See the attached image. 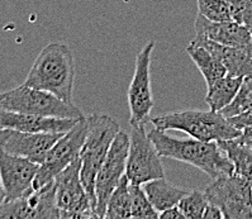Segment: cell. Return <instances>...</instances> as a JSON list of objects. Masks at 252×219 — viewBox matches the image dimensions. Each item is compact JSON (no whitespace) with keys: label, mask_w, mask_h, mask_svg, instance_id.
Returning <instances> with one entry per match:
<instances>
[{"label":"cell","mask_w":252,"mask_h":219,"mask_svg":"<svg viewBox=\"0 0 252 219\" xmlns=\"http://www.w3.org/2000/svg\"><path fill=\"white\" fill-rule=\"evenodd\" d=\"M242 24L252 34V0H247L246 6H245V10H243L242 14Z\"/></svg>","instance_id":"28"},{"label":"cell","mask_w":252,"mask_h":219,"mask_svg":"<svg viewBox=\"0 0 252 219\" xmlns=\"http://www.w3.org/2000/svg\"><path fill=\"white\" fill-rule=\"evenodd\" d=\"M126 176L129 183L136 185H143L151 180L165 178L161 156L149 133H146L145 125L132 127Z\"/></svg>","instance_id":"9"},{"label":"cell","mask_w":252,"mask_h":219,"mask_svg":"<svg viewBox=\"0 0 252 219\" xmlns=\"http://www.w3.org/2000/svg\"><path fill=\"white\" fill-rule=\"evenodd\" d=\"M208 204H209V201H208L204 191L193 190L181 199L178 207L181 210V213L184 214V218L199 219L203 218Z\"/></svg>","instance_id":"25"},{"label":"cell","mask_w":252,"mask_h":219,"mask_svg":"<svg viewBox=\"0 0 252 219\" xmlns=\"http://www.w3.org/2000/svg\"><path fill=\"white\" fill-rule=\"evenodd\" d=\"M208 201L227 219L252 218V184L237 174L214 179L204 191Z\"/></svg>","instance_id":"7"},{"label":"cell","mask_w":252,"mask_h":219,"mask_svg":"<svg viewBox=\"0 0 252 219\" xmlns=\"http://www.w3.org/2000/svg\"><path fill=\"white\" fill-rule=\"evenodd\" d=\"M191 42L211 51L224 65L228 75L238 77H252V51L223 46L203 37H195Z\"/></svg>","instance_id":"17"},{"label":"cell","mask_w":252,"mask_h":219,"mask_svg":"<svg viewBox=\"0 0 252 219\" xmlns=\"http://www.w3.org/2000/svg\"><path fill=\"white\" fill-rule=\"evenodd\" d=\"M131 200H132V218L136 219H156L158 212L154 208L149 196L143 190L142 185L131 184Z\"/></svg>","instance_id":"23"},{"label":"cell","mask_w":252,"mask_h":219,"mask_svg":"<svg viewBox=\"0 0 252 219\" xmlns=\"http://www.w3.org/2000/svg\"><path fill=\"white\" fill-rule=\"evenodd\" d=\"M128 151H129V136L125 130H119L108 151L103 165L99 169L95 180V214L98 218H104L107 204L121 179L126 175Z\"/></svg>","instance_id":"10"},{"label":"cell","mask_w":252,"mask_h":219,"mask_svg":"<svg viewBox=\"0 0 252 219\" xmlns=\"http://www.w3.org/2000/svg\"><path fill=\"white\" fill-rule=\"evenodd\" d=\"M39 165L26 157L0 150V179L5 190V200L22 198L33 189Z\"/></svg>","instance_id":"14"},{"label":"cell","mask_w":252,"mask_h":219,"mask_svg":"<svg viewBox=\"0 0 252 219\" xmlns=\"http://www.w3.org/2000/svg\"><path fill=\"white\" fill-rule=\"evenodd\" d=\"M194 28L196 37L211 39L223 46L252 51V34L243 24L237 22L209 21L198 13L194 22Z\"/></svg>","instance_id":"15"},{"label":"cell","mask_w":252,"mask_h":219,"mask_svg":"<svg viewBox=\"0 0 252 219\" xmlns=\"http://www.w3.org/2000/svg\"><path fill=\"white\" fill-rule=\"evenodd\" d=\"M63 133H32L17 129H0V150L26 157L41 165L48 151Z\"/></svg>","instance_id":"13"},{"label":"cell","mask_w":252,"mask_h":219,"mask_svg":"<svg viewBox=\"0 0 252 219\" xmlns=\"http://www.w3.org/2000/svg\"><path fill=\"white\" fill-rule=\"evenodd\" d=\"M158 218L160 219H179L184 218V214L181 213V210L179 209V207H172L169 209L163 210L158 214Z\"/></svg>","instance_id":"29"},{"label":"cell","mask_w":252,"mask_h":219,"mask_svg":"<svg viewBox=\"0 0 252 219\" xmlns=\"http://www.w3.org/2000/svg\"><path fill=\"white\" fill-rule=\"evenodd\" d=\"M160 130L176 129L185 132L193 138L204 142H218L224 139L237 138L242 134L240 129L229 123L220 112L184 110L154 117L150 121Z\"/></svg>","instance_id":"3"},{"label":"cell","mask_w":252,"mask_h":219,"mask_svg":"<svg viewBox=\"0 0 252 219\" xmlns=\"http://www.w3.org/2000/svg\"><path fill=\"white\" fill-rule=\"evenodd\" d=\"M187 52L193 60L199 71L202 72L208 88H211L217 80H220V77L227 75L224 65L217 59L211 51L200 45H195L193 42H190L187 47Z\"/></svg>","instance_id":"19"},{"label":"cell","mask_w":252,"mask_h":219,"mask_svg":"<svg viewBox=\"0 0 252 219\" xmlns=\"http://www.w3.org/2000/svg\"><path fill=\"white\" fill-rule=\"evenodd\" d=\"M241 138H242V141H250V139H252V125L242 130Z\"/></svg>","instance_id":"31"},{"label":"cell","mask_w":252,"mask_h":219,"mask_svg":"<svg viewBox=\"0 0 252 219\" xmlns=\"http://www.w3.org/2000/svg\"><path fill=\"white\" fill-rule=\"evenodd\" d=\"M89 116H84L76 125L60 137L51 150L46 160L39 165L36 178L33 180V189H39L52 183L60 172L80 156L81 148L89 132Z\"/></svg>","instance_id":"6"},{"label":"cell","mask_w":252,"mask_h":219,"mask_svg":"<svg viewBox=\"0 0 252 219\" xmlns=\"http://www.w3.org/2000/svg\"><path fill=\"white\" fill-rule=\"evenodd\" d=\"M131 183L127 176H123L117 185V188L113 190L112 195L107 204V212L104 218L108 219H127L132 218V200H131Z\"/></svg>","instance_id":"22"},{"label":"cell","mask_w":252,"mask_h":219,"mask_svg":"<svg viewBox=\"0 0 252 219\" xmlns=\"http://www.w3.org/2000/svg\"><path fill=\"white\" fill-rule=\"evenodd\" d=\"M79 119L55 118L0 109V129H17L32 133H66Z\"/></svg>","instance_id":"16"},{"label":"cell","mask_w":252,"mask_h":219,"mask_svg":"<svg viewBox=\"0 0 252 219\" xmlns=\"http://www.w3.org/2000/svg\"><path fill=\"white\" fill-rule=\"evenodd\" d=\"M89 132L80 152V176L95 212L96 175L107 157L113 141L121 130V125L116 119L107 114H92L89 116Z\"/></svg>","instance_id":"4"},{"label":"cell","mask_w":252,"mask_h":219,"mask_svg":"<svg viewBox=\"0 0 252 219\" xmlns=\"http://www.w3.org/2000/svg\"><path fill=\"white\" fill-rule=\"evenodd\" d=\"M228 3L232 12V19L237 23L242 24V14L246 6L247 0H225Z\"/></svg>","instance_id":"27"},{"label":"cell","mask_w":252,"mask_h":219,"mask_svg":"<svg viewBox=\"0 0 252 219\" xmlns=\"http://www.w3.org/2000/svg\"><path fill=\"white\" fill-rule=\"evenodd\" d=\"M198 13L209 21L227 22L232 19V12L225 0H196Z\"/></svg>","instance_id":"26"},{"label":"cell","mask_w":252,"mask_h":219,"mask_svg":"<svg viewBox=\"0 0 252 219\" xmlns=\"http://www.w3.org/2000/svg\"><path fill=\"white\" fill-rule=\"evenodd\" d=\"M0 109L55 118L80 119L84 117L75 104L66 103L56 95L26 84L0 93Z\"/></svg>","instance_id":"5"},{"label":"cell","mask_w":252,"mask_h":219,"mask_svg":"<svg viewBox=\"0 0 252 219\" xmlns=\"http://www.w3.org/2000/svg\"><path fill=\"white\" fill-rule=\"evenodd\" d=\"M155 45V41L149 42L136 57L134 74L128 88V105L131 113L129 125L132 127L145 125L151 121L150 114L155 103L151 92L150 66Z\"/></svg>","instance_id":"11"},{"label":"cell","mask_w":252,"mask_h":219,"mask_svg":"<svg viewBox=\"0 0 252 219\" xmlns=\"http://www.w3.org/2000/svg\"><path fill=\"white\" fill-rule=\"evenodd\" d=\"M242 81L243 77L227 74L220 77V80H217L211 88H208L205 103L208 104L209 109L213 112H220L224 109L234 99Z\"/></svg>","instance_id":"20"},{"label":"cell","mask_w":252,"mask_h":219,"mask_svg":"<svg viewBox=\"0 0 252 219\" xmlns=\"http://www.w3.org/2000/svg\"><path fill=\"white\" fill-rule=\"evenodd\" d=\"M1 219H57L55 181L39 189H32L28 194L15 200H5L0 204Z\"/></svg>","instance_id":"12"},{"label":"cell","mask_w":252,"mask_h":219,"mask_svg":"<svg viewBox=\"0 0 252 219\" xmlns=\"http://www.w3.org/2000/svg\"><path fill=\"white\" fill-rule=\"evenodd\" d=\"M243 142L246 143V145L249 146V147L251 148V150H252V139H250V141H243Z\"/></svg>","instance_id":"33"},{"label":"cell","mask_w":252,"mask_h":219,"mask_svg":"<svg viewBox=\"0 0 252 219\" xmlns=\"http://www.w3.org/2000/svg\"><path fill=\"white\" fill-rule=\"evenodd\" d=\"M74 81L75 59L71 48L63 42H52L39 52L23 84L74 104Z\"/></svg>","instance_id":"2"},{"label":"cell","mask_w":252,"mask_h":219,"mask_svg":"<svg viewBox=\"0 0 252 219\" xmlns=\"http://www.w3.org/2000/svg\"><path fill=\"white\" fill-rule=\"evenodd\" d=\"M80 169L81 158L79 156L55 178L56 205L60 218H98L81 181Z\"/></svg>","instance_id":"8"},{"label":"cell","mask_w":252,"mask_h":219,"mask_svg":"<svg viewBox=\"0 0 252 219\" xmlns=\"http://www.w3.org/2000/svg\"><path fill=\"white\" fill-rule=\"evenodd\" d=\"M217 143L233 163L234 174L247 179L252 184V150L243 142L241 136L218 141Z\"/></svg>","instance_id":"21"},{"label":"cell","mask_w":252,"mask_h":219,"mask_svg":"<svg viewBox=\"0 0 252 219\" xmlns=\"http://www.w3.org/2000/svg\"><path fill=\"white\" fill-rule=\"evenodd\" d=\"M142 188L158 214L169 208L178 207L181 199L189 192L188 190L170 184L165 178L149 181L143 184Z\"/></svg>","instance_id":"18"},{"label":"cell","mask_w":252,"mask_h":219,"mask_svg":"<svg viewBox=\"0 0 252 219\" xmlns=\"http://www.w3.org/2000/svg\"><path fill=\"white\" fill-rule=\"evenodd\" d=\"M5 201V190L3 188V183H1V179H0V204Z\"/></svg>","instance_id":"32"},{"label":"cell","mask_w":252,"mask_h":219,"mask_svg":"<svg viewBox=\"0 0 252 219\" xmlns=\"http://www.w3.org/2000/svg\"><path fill=\"white\" fill-rule=\"evenodd\" d=\"M250 108H252V77H243L242 84L234 99L220 113L225 118H229V117L237 116Z\"/></svg>","instance_id":"24"},{"label":"cell","mask_w":252,"mask_h":219,"mask_svg":"<svg viewBox=\"0 0 252 219\" xmlns=\"http://www.w3.org/2000/svg\"><path fill=\"white\" fill-rule=\"evenodd\" d=\"M224 218L223 217V213L220 212V209L218 207H216L214 204L209 203L204 212V216H203V219H220Z\"/></svg>","instance_id":"30"},{"label":"cell","mask_w":252,"mask_h":219,"mask_svg":"<svg viewBox=\"0 0 252 219\" xmlns=\"http://www.w3.org/2000/svg\"><path fill=\"white\" fill-rule=\"evenodd\" d=\"M149 136L161 157L189 163L212 179L234 174L233 163L217 142H204L193 137L178 139L155 127Z\"/></svg>","instance_id":"1"}]
</instances>
